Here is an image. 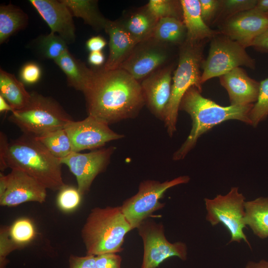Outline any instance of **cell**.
Instances as JSON below:
<instances>
[{"label":"cell","instance_id":"obj_1","mask_svg":"<svg viewBox=\"0 0 268 268\" xmlns=\"http://www.w3.org/2000/svg\"><path fill=\"white\" fill-rule=\"evenodd\" d=\"M82 92L88 116L109 125L134 118L145 105L140 82L119 68L94 69Z\"/></svg>","mask_w":268,"mask_h":268},{"label":"cell","instance_id":"obj_2","mask_svg":"<svg viewBox=\"0 0 268 268\" xmlns=\"http://www.w3.org/2000/svg\"><path fill=\"white\" fill-rule=\"evenodd\" d=\"M197 87L190 88L182 97L179 110L187 112L192 120L189 135L173 156L174 160L184 159L195 146L198 139L214 126L229 120L251 125L250 112L253 104L246 106H221L203 97Z\"/></svg>","mask_w":268,"mask_h":268},{"label":"cell","instance_id":"obj_3","mask_svg":"<svg viewBox=\"0 0 268 268\" xmlns=\"http://www.w3.org/2000/svg\"><path fill=\"white\" fill-rule=\"evenodd\" d=\"M6 162L8 167L24 172L47 189L59 191L66 185L60 159L34 136L23 134L10 141Z\"/></svg>","mask_w":268,"mask_h":268},{"label":"cell","instance_id":"obj_4","mask_svg":"<svg viewBox=\"0 0 268 268\" xmlns=\"http://www.w3.org/2000/svg\"><path fill=\"white\" fill-rule=\"evenodd\" d=\"M132 230L121 206L93 208L81 231L86 255L97 256L122 251L125 237Z\"/></svg>","mask_w":268,"mask_h":268},{"label":"cell","instance_id":"obj_5","mask_svg":"<svg viewBox=\"0 0 268 268\" xmlns=\"http://www.w3.org/2000/svg\"><path fill=\"white\" fill-rule=\"evenodd\" d=\"M202 52V42L185 41L180 46L178 64L172 77L171 96L163 121L170 136L176 131L180 104L185 93L193 86L202 91L201 68Z\"/></svg>","mask_w":268,"mask_h":268},{"label":"cell","instance_id":"obj_6","mask_svg":"<svg viewBox=\"0 0 268 268\" xmlns=\"http://www.w3.org/2000/svg\"><path fill=\"white\" fill-rule=\"evenodd\" d=\"M8 120L17 126L23 134L34 136L65 129L73 121L55 99L34 91L31 92L27 105L12 112Z\"/></svg>","mask_w":268,"mask_h":268},{"label":"cell","instance_id":"obj_7","mask_svg":"<svg viewBox=\"0 0 268 268\" xmlns=\"http://www.w3.org/2000/svg\"><path fill=\"white\" fill-rule=\"evenodd\" d=\"M206 210L205 219L212 226L221 223L228 231V242L244 241L252 249L251 244L244 232L247 227L245 220V198L239 192V188L233 187L225 195H217L213 199L204 198Z\"/></svg>","mask_w":268,"mask_h":268},{"label":"cell","instance_id":"obj_8","mask_svg":"<svg viewBox=\"0 0 268 268\" xmlns=\"http://www.w3.org/2000/svg\"><path fill=\"white\" fill-rule=\"evenodd\" d=\"M211 40L207 59L201 63V84L240 66L255 68V60L237 42L221 33Z\"/></svg>","mask_w":268,"mask_h":268},{"label":"cell","instance_id":"obj_9","mask_svg":"<svg viewBox=\"0 0 268 268\" xmlns=\"http://www.w3.org/2000/svg\"><path fill=\"white\" fill-rule=\"evenodd\" d=\"M190 180L188 176H181L163 182L151 180L141 182L137 193L126 200L121 205L132 229L137 228L152 213L164 206L165 204L159 200L167 190L187 183Z\"/></svg>","mask_w":268,"mask_h":268},{"label":"cell","instance_id":"obj_10","mask_svg":"<svg viewBox=\"0 0 268 268\" xmlns=\"http://www.w3.org/2000/svg\"><path fill=\"white\" fill-rule=\"evenodd\" d=\"M143 243V256L141 268H157L166 259L177 257L183 261L187 259L186 244L181 241L171 243L166 239L161 223L146 219L137 227Z\"/></svg>","mask_w":268,"mask_h":268},{"label":"cell","instance_id":"obj_11","mask_svg":"<svg viewBox=\"0 0 268 268\" xmlns=\"http://www.w3.org/2000/svg\"><path fill=\"white\" fill-rule=\"evenodd\" d=\"M169 45L152 37L138 43L119 68L139 81L167 65L170 58Z\"/></svg>","mask_w":268,"mask_h":268},{"label":"cell","instance_id":"obj_12","mask_svg":"<svg viewBox=\"0 0 268 268\" xmlns=\"http://www.w3.org/2000/svg\"><path fill=\"white\" fill-rule=\"evenodd\" d=\"M115 149L110 146L84 153L72 152L60 159L75 176L77 189L82 196L88 193L95 178L106 169Z\"/></svg>","mask_w":268,"mask_h":268},{"label":"cell","instance_id":"obj_13","mask_svg":"<svg viewBox=\"0 0 268 268\" xmlns=\"http://www.w3.org/2000/svg\"><path fill=\"white\" fill-rule=\"evenodd\" d=\"M109 125L91 116L69 122L65 128L70 140L73 152L96 149L124 135L114 132Z\"/></svg>","mask_w":268,"mask_h":268},{"label":"cell","instance_id":"obj_14","mask_svg":"<svg viewBox=\"0 0 268 268\" xmlns=\"http://www.w3.org/2000/svg\"><path fill=\"white\" fill-rule=\"evenodd\" d=\"M268 28V15L253 8L223 21L219 32L246 48Z\"/></svg>","mask_w":268,"mask_h":268},{"label":"cell","instance_id":"obj_15","mask_svg":"<svg viewBox=\"0 0 268 268\" xmlns=\"http://www.w3.org/2000/svg\"><path fill=\"white\" fill-rule=\"evenodd\" d=\"M173 69L172 65H167L140 82L145 105L157 118L163 121L171 94Z\"/></svg>","mask_w":268,"mask_h":268},{"label":"cell","instance_id":"obj_16","mask_svg":"<svg viewBox=\"0 0 268 268\" xmlns=\"http://www.w3.org/2000/svg\"><path fill=\"white\" fill-rule=\"evenodd\" d=\"M8 175L7 189L0 197V205L15 206L26 202L42 203L47 197V189L24 172L11 169Z\"/></svg>","mask_w":268,"mask_h":268},{"label":"cell","instance_id":"obj_17","mask_svg":"<svg viewBox=\"0 0 268 268\" xmlns=\"http://www.w3.org/2000/svg\"><path fill=\"white\" fill-rule=\"evenodd\" d=\"M48 24L51 32L58 33L67 43H71L75 38L73 16L62 0H30Z\"/></svg>","mask_w":268,"mask_h":268},{"label":"cell","instance_id":"obj_18","mask_svg":"<svg viewBox=\"0 0 268 268\" xmlns=\"http://www.w3.org/2000/svg\"><path fill=\"white\" fill-rule=\"evenodd\" d=\"M227 90L230 105L246 106L256 102L260 82L251 78L243 68L238 67L219 77Z\"/></svg>","mask_w":268,"mask_h":268},{"label":"cell","instance_id":"obj_19","mask_svg":"<svg viewBox=\"0 0 268 268\" xmlns=\"http://www.w3.org/2000/svg\"><path fill=\"white\" fill-rule=\"evenodd\" d=\"M104 30L109 37V53L103 67L106 70L119 68L138 42L119 20H109Z\"/></svg>","mask_w":268,"mask_h":268},{"label":"cell","instance_id":"obj_20","mask_svg":"<svg viewBox=\"0 0 268 268\" xmlns=\"http://www.w3.org/2000/svg\"><path fill=\"white\" fill-rule=\"evenodd\" d=\"M183 22L187 36L186 41L201 43L206 39H212L219 31L210 28L202 18L199 0H181Z\"/></svg>","mask_w":268,"mask_h":268},{"label":"cell","instance_id":"obj_21","mask_svg":"<svg viewBox=\"0 0 268 268\" xmlns=\"http://www.w3.org/2000/svg\"><path fill=\"white\" fill-rule=\"evenodd\" d=\"M54 62L66 74L68 85L83 92L92 78L94 69L76 59L68 50Z\"/></svg>","mask_w":268,"mask_h":268},{"label":"cell","instance_id":"obj_22","mask_svg":"<svg viewBox=\"0 0 268 268\" xmlns=\"http://www.w3.org/2000/svg\"><path fill=\"white\" fill-rule=\"evenodd\" d=\"M158 21L145 5L128 13L122 20H119L138 43L152 37Z\"/></svg>","mask_w":268,"mask_h":268},{"label":"cell","instance_id":"obj_23","mask_svg":"<svg viewBox=\"0 0 268 268\" xmlns=\"http://www.w3.org/2000/svg\"><path fill=\"white\" fill-rule=\"evenodd\" d=\"M245 220L256 236L268 238V197H259L246 201Z\"/></svg>","mask_w":268,"mask_h":268},{"label":"cell","instance_id":"obj_24","mask_svg":"<svg viewBox=\"0 0 268 268\" xmlns=\"http://www.w3.org/2000/svg\"><path fill=\"white\" fill-rule=\"evenodd\" d=\"M0 95L14 111L23 108L31 98V93L26 90L24 83L2 69L0 70Z\"/></svg>","mask_w":268,"mask_h":268},{"label":"cell","instance_id":"obj_25","mask_svg":"<svg viewBox=\"0 0 268 268\" xmlns=\"http://www.w3.org/2000/svg\"><path fill=\"white\" fill-rule=\"evenodd\" d=\"M73 16L82 18L95 30L105 29L109 20L100 13L98 1L94 0H62Z\"/></svg>","mask_w":268,"mask_h":268},{"label":"cell","instance_id":"obj_26","mask_svg":"<svg viewBox=\"0 0 268 268\" xmlns=\"http://www.w3.org/2000/svg\"><path fill=\"white\" fill-rule=\"evenodd\" d=\"M186 29L183 20L175 18L158 20L152 37L169 46H180L186 41Z\"/></svg>","mask_w":268,"mask_h":268},{"label":"cell","instance_id":"obj_27","mask_svg":"<svg viewBox=\"0 0 268 268\" xmlns=\"http://www.w3.org/2000/svg\"><path fill=\"white\" fill-rule=\"evenodd\" d=\"M28 16L22 10L11 4L0 6V43L5 42L11 35L24 28Z\"/></svg>","mask_w":268,"mask_h":268},{"label":"cell","instance_id":"obj_28","mask_svg":"<svg viewBox=\"0 0 268 268\" xmlns=\"http://www.w3.org/2000/svg\"><path fill=\"white\" fill-rule=\"evenodd\" d=\"M34 137L59 159L73 152L70 140L65 129L49 132Z\"/></svg>","mask_w":268,"mask_h":268},{"label":"cell","instance_id":"obj_29","mask_svg":"<svg viewBox=\"0 0 268 268\" xmlns=\"http://www.w3.org/2000/svg\"><path fill=\"white\" fill-rule=\"evenodd\" d=\"M145 6L158 20L171 17L183 20L180 0H150Z\"/></svg>","mask_w":268,"mask_h":268},{"label":"cell","instance_id":"obj_30","mask_svg":"<svg viewBox=\"0 0 268 268\" xmlns=\"http://www.w3.org/2000/svg\"><path fill=\"white\" fill-rule=\"evenodd\" d=\"M67 42L60 36L53 32L41 36L38 46L44 57L54 61L68 50Z\"/></svg>","mask_w":268,"mask_h":268},{"label":"cell","instance_id":"obj_31","mask_svg":"<svg viewBox=\"0 0 268 268\" xmlns=\"http://www.w3.org/2000/svg\"><path fill=\"white\" fill-rule=\"evenodd\" d=\"M9 233L11 239L22 248L32 240L36 234L33 222L26 217L16 220L9 227Z\"/></svg>","mask_w":268,"mask_h":268},{"label":"cell","instance_id":"obj_32","mask_svg":"<svg viewBox=\"0 0 268 268\" xmlns=\"http://www.w3.org/2000/svg\"><path fill=\"white\" fill-rule=\"evenodd\" d=\"M268 116V78L260 82L258 99L249 113L251 126L257 127Z\"/></svg>","mask_w":268,"mask_h":268},{"label":"cell","instance_id":"obj_33","mask_svg":"<svg viewBox=\"0 0 268 268\" xmlns=\"http://www.w3.org/2000/svg\"><path fill=\"white\" fill-rule=\"evenodd\" d=\"M258 0H222L215 21H224L237 13L252 9Z\"/></svg>","mask_w":268,"mask_h":268},{"label":"cell","instance_id":"obj_34","mask_svg":"<svg viewBox=\"0 0 268 268\" xmlns=\"http://www.w3.org/2000/svg\"><path fill=\"white\" fill-rule=\"evenodd\" d=\"M81 197L77 189L66 185L59 191L57 199V205L65 212L73 211L78 206Z\"/></svg>","mask_w":268,"mask_h":268},{"label":"cell","instance_id":"obj_35","mask_svg":"<svg viewBox=\"0 0 268 268\" xmlns=\"http://www.w3.org/2000/svg\"><path fill=\"white\" fill-rule=\"evenodd\" d=\"M8 226H3L0 230V268H5L8 263L6 257L13 251L21 249L10 238Z\"/></svg>","mask_w":268,"mask_h":268},{"label":"cell","instance_id":"obj_36","mask_svg":"<svg viewBox=\"0 0 268 268\" xmlns=\"http://www.w3.org/2000/svg\"><path fill=\"white\" fill-rule=\"evenodd\" d=\"M41 74V69L37 64L28 62L21 67L19 76L23 83L33 84L39 80Z\"/></svg>","mask_w":268,"mask_h":268},{"label":"cell","instance_id":"obj_37","mask_svg":"<svg viewBox=\"0 0 268 268\" xmlns=\"http://www.w3.org/2000/svg\"><path fill=\"white\" fill-rule=\"evenodd\" d=\"M201 13L202 18L205 23L216 18L220 7L221 0H199Z\"/></svg>","mask_w":268,"mask_h":268},{"label":"cell","instance_id":"obj_38","mask_svg":"<svg viewBox=\"0 0 268 268\" xmlns=\"http://www.w3.org/2000/svg\"><path fill=\"white\" fill-rule=\"evenodd\" d=\"M122 258L117 253H106L95 256L97 268H121Z\"/></svg>","mask_w":268,"mask_h":268},{"label":"cell","instance_id":"obj_39","mask_svg":"<svg viewBox=\"0 0 268 268\" xmlns=\"http://www.w3.org/2000/svg\"><path fill=\"white\" fill-rule=\"evenodd\" d=\"M69 268H97L95 256L86 255L80 257L71 255L69 258Z\"/></svg>","mask_w":268,"mask_h":268},{"label":"cell","instance_id":"obj_40","mask_svg":"<svg viewBox=\"0 0 268 268\" xmlns=\"http://www.w3.org/2000/svg\"><path fill=\"white\" fill-rule=\"evenodd\" d=\"M9 142L6 135L2 132H0V170L3 171L8 168L6 162Z\"/></svg>","mask_w":268,"mask_h":268},{"label":"cell","instance_id":"obj_41","mask_svg":"<svg viewBox=\"0 0 268 268\" xmlns=\"http://www.w3.org/2000/svg\"><path fill=\"white\" fill-rule=\"evenodd\" d=\"M107 45L106 40L101 36H93L86 42V47L90 52L102 51Z\"/></svg>","mask_w":268,"mask_h":268},{"label":"cell","instance_id":"obj_42","mask_svg":"<svg viewBox=\"0 0 268 268\" xmlns=\"http://www.w3.org/2000/svg\"><path fill=\"white\" fill-rule=\"evenodd\" d=\"M252 46L261 52H268V28L254 40Z\"/></svg>","mask_w":268,"mask_h":268},{"label":"cell","instance_id":"obj_43","mask_svg":"<svg viewBox=\"0 0 268 268\" xmlns=\"http://www.w3.org/2000/svg\"><path fill=\"white\" fill-rule=\"evenodd\" d=\"M88 61L92 66H100L105 62V56L102 51L90 52Z\"/></svg>","mask_w":268,"mask_h":268},{"label":"cell","instance_id":"obj_44","mask_svg":"<svg viewBox=\"0 0 268 268\" xmlns=\"http://www.w3.org/2000/svg\"><path fill=\"white\" fill-rule=\"evenodd\" d=\"M245 268H268V261L261 260L256 262L249 261L246 265Z\"/></svg>","mask_w":268,"mask_h":268},{"label":"cell","instance_id":"obj_45","mask_svg":"<svg viewBox=\"0 0 268 268\" xmlns=\"http://www.w3.org/2000/svg\"><path fill=\"white\" fill-rule=\"evenodd\" d=\"M254 8L261 13L268 15V0H258Z\"/></svg>","mask_w":268,"mask_h":268},{"label":"cell","instance_id":"obj_46","mask_svg":"<svg viewBox=\"0 0 268 268\" xmlns=\"http://www.w3.org/2000/svg\"><path fill=\"white\" fill-rule=\"evenodd\" d=\"M8 175H5L2 173H0V197L5 192L8 186Z\"/></svg>","mask_w":268,"mask_h":268},{"label":"cell","instance_id":"obj_47","mask_svg":"<svg viewBox=\"0 0 268 268\" xmlns=\"http://www.w3.org/2000/svg\"><path fill=\"white\" fill-rule=\"evenodd\" d=\"M14 110L9 104V103L0 95V112L3 113L7 111H10L11 113Z\"/></svg>","mask_w":268,"mask_h":268}]
</instances>
